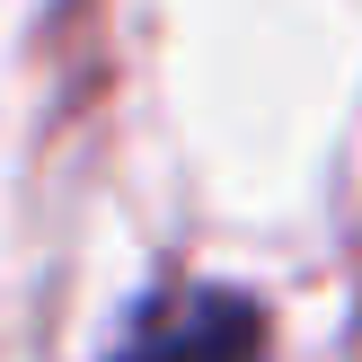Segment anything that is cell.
<instances>
[{
    "label": "cell",
    "instance_id": "6da1fadb",
    "mask_svg": "<svg viewBox=\"0 0 362 362\" xmlns=\"http://www.w3.org/2000/svg\"><path fill=\"white\" fill-rule=\"evenodd\" d=\"M115 362H265V318L239 292H194L168 300Z\"/></svg>",
    "mask_w": 362,
    "mask_h": 362
}]
</instances>
